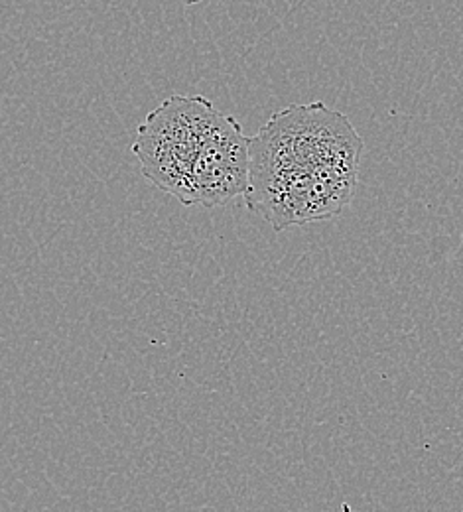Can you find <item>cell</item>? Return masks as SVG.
<instances>
[{
    "mask_svg": "<svg viewBox=\"0 0 463 512\" xmlns=\"http://www.w3.org/2000/svg\"><path fill=\"white\" fill-rule=\"evenodd\" d=\"M363 138L322 101L288 105L251 138L247 207L276 233L337 217L353 199Z\"/></svg>",
    "mask_w": 463,
    "mask_h": 512,
    "instance_id": "1",
    "label": "cell"
},
{
    "mask_svg": "<svg viewBox=\"0 0 463 512\" xmlns=\"http://www.w3.org/2000/svg\"><path fill=\"white\" fill-rule=\"evenodd\" d=\"M219 111L201 95L164 99L136 130L134 158L160 192L190 205V180L201 144Z\"/></svg>",
    "mask_w": 463,
    "mask_h": 512,
    "instance_id": "2",
    "label": "cell"
},
{
    "mask_svg": "<svg viewBox=\"0 0 463 512\" xmlns=\"http://www.w3.org/2000/svg\"><path fill=\"white\" fill-rule=\"evenodd\" d=\"M251 174V138L245 136L241 123L215 115L201 144L190 180V205L219 207L249 192Z\"/></svg>",
    "mask_w": 463,
    "mask_h": 512,
    "instance_id": "3",
    "label": "cell"
},
{
    "mask_svg": "<svg viewBox=\"0 0 463 512\" xmlns=\"http://www.w3.org/2000/svg\"><path fill=\"white\" fill-rule=\"evenodd\" d=\"M184 2H186V6H194V4H199L203 0H184Z\"/></svg>",
    "mask_w": 463,
    "mask_h": 512,
    "instance_id": "4",
    "label": "cell"
},
{
    "mask_svg": "<svg viewBox=\"0 0 463 512\" xmlns=\"http://www.w3.org/2000/svg\"><path fill=\"white\" fill-rule=\"evenodd\" d=\"M462 247H463V237H462Z\"/></svg>",
    "mask_w": 463,
    "mask_h": 512,
    "instance_id": "5",
    "label": "cell"
}]
</instances>
